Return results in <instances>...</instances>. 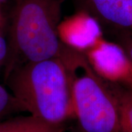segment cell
Listing matches in <instances>:
<instances>
[{"mask_svg":"<svg viewBox=\"0 0 132 132\" xmlns=\"http://www.w3.org/2000/svg\"><path fill=\"white\" fill-rule=\"evenodd\" d=\"M59 38L65 46L85 53L102 38L101 27L89 15L77 13L60 22L58 27Z\"/></svg>","mask_w":132,"mask_h":132,"instance_id":"obj_6","label":"cell"},{"mask_svg":"<svg viewBox=\"0 0 132 132\" xmlns=\"http://www.w3.org/2000/svg\"><path fill=\"white\" fill-rule=\"evenodd\" d=\"M19 112H24L22 106L10 92L0 85V121Z\"/></svg>","mask_w":132,"mask_h":132,"instance_id":"obj_9","label":"cell"},{"mask_svg":"<svg viewBox=\"0 0 132 132\" xmlns=\"http://www.w3.org/2000/svg\"><path fill=\"white\" fill-rule=\"evenodd\" d=\"M63 1L16 0L7 29L4 79L19 66L60 55L64 44L58 27Z\"/></svg>","mask_w":132,"mask_h":132,"instance_id":"obj_1","label":"cell"},{"mask_svg":"<svg viewBox=\"0 0 132 132\" xmlns=\"http://www.w3.org/2000/svg\"><path fill=\"white\" fill-rule=\"evenodd\" d=\"M59 57L69 76L79 131L120 132L116 99L85 54L64 44Z\"/></svg>","mask_w":132,"mask_h":132,"instance_id":"obj_3","label":"cell"},{"mask_svg":"<svg viewBox=\"0 0 132 132\" xmlns=\"http://www.w3.org/2000/svg\"><path fill=\"white\" fill-rule=\"evenodd\" d=\"M7 0H0V5H2L5 2H6Z\"/></svg>","mask_w":132,"mask_h":132,"instance_id":"obj_11","label":"cell"},{"mask_svg":"<svg viewBox=\"0 0 132 132\" xmlns=\"http://www.w3.org/2000/svg\"><path fill=\"white\" fill-rule=\"evenodd\" d=\"M118 104L120 131L132 132V89L107 82Z\"/></svg>","mask_w":132,"mask_h":132,"instance_id":"obj_8","label":"cell"},{"mask_svg":"<svg viewBox=\"0 0 132 132\" xmlns=\"http://www.w3.org/2000/svg\"><path fill=\"white\" fill-rule=\"evenodd\" d=\"M5 81L24 111L33 117L57 126L74 118L69 76L60 57L19 66Z\"/></svg>","mask_w":132,"mask_h":132,"instance_id":"obj_2","label":"cell"},{"mask_svg":"<svg viewBox=\"0 0 132 132\" xmlns=\"http://www.w3.org/2000/svg\"><path fill=\"white\" fill-rule=\"evenodd\" d=\"M83 54L102 79L132 89V62L119 44L101 38Z\"/></svg>","mask_w":132,"mask_h":132,"instance_id":"obj_4","label":"cell"},{"mask_svg":"<svg viewBox=\"0 0 132 132\" xmlns=\"http://www.w3.org/2000/svg\"><path fill=\"white\" fill-rule=\"evenodd\" d=\"M0 132H63V128L29 115L1 120Z\"/></svg>","mask_w":132,"mask_h":132,"instance_id":"obj_7","label":"cell"},{"mask_svg":"<svg viewBox=\"0 0 132 132\" xmlns=\"http://www.w3.org/2000/svg\"><path fill=\"white\" fill-rule=\"evenodd\" d=\"M118 44L123 48L126 55L132 62V33H121Z\"/></svg>","mask_w":132,"mask_h":132,"instance_id":"obj_10","label":"cell"},{"mask_svg":"<svg viewBox=\"0 0 132 132\" xmlns=\"http://www.w3.org/2000/svg\"><path fill=\"white\" fill-rule=\"evenodd\" d=\"M1 68H1V67H0V69H1Z\"/></svg>","mask_w":132,"mask_h":132,"instance_id":"obj_12","label":"cell"},{"mask_svg":"<svg viewBox=\"0 0 132 132\" xmlns=\"http://www.w3.org/2000/svg\"><path fill=\"white\" fill-rule=\"evenodd\" d=\"M99 25L120 33H132V0H71Z\"/></svg>","mask_w":132,"mask_h":132,"instance_id":"obj_5","label":"cell"}]
</instances>
